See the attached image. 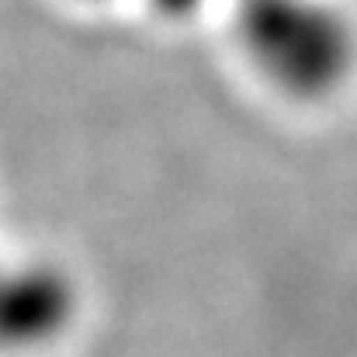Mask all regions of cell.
<instances>
[{"instance_id":"2","label":"cell","mask_w":357,"mask_h":357,"mask_svg":"<svg viewBox=\"0 0 357 357\" xmlns=\"http://www.w3.org/2000/svg\"><path fill=\"white\" fill-rule=\"evenodd\" d=\"M84 291L52 257L0 253V354L24 357L56 347L80 319Z\"/></svg>"},{"instance_id":"3","label":"cell","mask_w":357,"mask_h":357,"mask_svg":"<svg viewBox=\"0 0 357 357\" xmlns=\"http://www.w3.org/2000/svg\"><path fill=\"white\" fill-rule=\"evenodd\" d=\"M153 10H160L163 17H191L205 7V0H146Z\"/></svg>"},{"instance_id":"1","label":"cell","mask_w":357,"mask_h":357,"mask_svg":"<svg viewBox=\"0 0 357 357\" xmlns=\"http://www.w3.org/2000/svg\"><path fill=\"white\" fill-rule=\"evenodd\" d=\"M233 38L281 98L319 105L357 73V17L340 0H236Z\"/></svg>"}]
</instances>
